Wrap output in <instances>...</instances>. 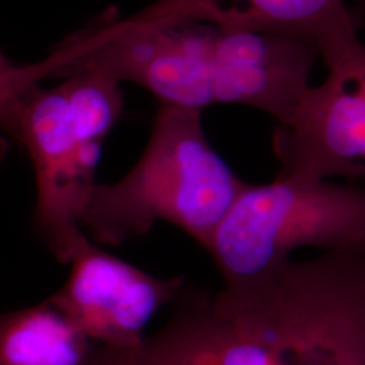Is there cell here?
I'll return each instance as SVG.
<instances>
[{
  "instance_id": "cell-8",
  "label": "cell",
  "mask_w": 365,
  "mask_h": 365,
  "mask_svg": "<svg viewBox=\"0 0 365 365\" xmlns=\"http://www.w3.org/2000/svg\"><path fill=\"white\" fill-rule=\"evenodd\" d=\"M114 22L125 30L207 24L237 31L312 39L321 48L360 29L346 0H155Z\"/></svg>"
},
{
  "instance_id": "cell-2",
  "label": "cell",
  "mask_w": 365,
  "mask_h": 365,
  "mask_svg": "<svg viewBox=\"0 0 365 365\" xmlns=\"http://www.w3.org/2000/svg\"><path fill=\"white\" fill-rule=\"evenodd\" d=\"M218 294L230 365H365V247L289 259Z\"/></svg>"
},
{
  "instance_id": "cell-1",
  "label": "cell",
  "mask_w": 365,
  "mask_h": 365,
  "mask_svg": "<svg viewBox=\"0 0 365 365\" xmlns=\"http://www.w3.org/2000/svg\"><path fill=\"white\" fill-rule=\"evenodd\" d=\"M319 56L312 39L207 24L125 30L108 9L29 66L38 84L95 71L143 87L163 106L200 113L249 106L283 123L310 87Z\"/></svg>"
},
{
  "instance_id": "cell-7",
  "label": "cell",
  "mask_w": 365,
  "mask_h": 365,
  "mask_svg": "<svg viewBox=\"0 0 365 365\" xmlns=\"http://www.w3.org/2000/svg\"><path fill=\"white\" fill-rule=\"evenodd\" d=\"M66 283L48 299L93 344L128 348L144 339V329L172 304L185 279L156 277L95 245L78 241Z\"/></svg>"
},
{
  "instance_id": "cell-10",
  "label": "cell",
  "mask_w": 365,
  "mask_h": 365,
  "mask_svg": "<svg viewBox=\"0 0 365 365\" xmlns=\"http://www.w3.org/2000/svg\"><path fill=\"white\" fill-rule=\"evenodd\" d=\"M34 87L27 78L26 66L14 64L0 52V131L14 143H18L21 107Z\"/></svg>"
},
{
  "instance_id": "cell-4",
  "label": "cell",
  "mask_w": 365,
  "mask_h": 365,
  "mask_svg": "<svg viewBox=\"0 0 365 365\" xmlns=\"http://www.w3.org/2000/svg\"><path fill=\"white\" fill-rule=\"evenodd\" d=\"M365 247V188L330 179L276 176L247 184L206 250L223 284L255 280L302 248Z\"/></svg>"
},
{
  "instance_id": "cell-6",
  "label": "cell",
  "mask_w": 365,
  "mask_h": 365,
  "mask_svg": "<svg viewBox=\"0 0 365 365\" xmlns=\"http://www.w3.org/2000/svg\"><path fill=\"white\" fill-rule=\"evenodd\" d=\"M30 157L37 188L34 227L56 260L68 264L81 237L80 214L95 180L102 150L86 144L73 129L58 84L31 88L19 114L18 143Z\"/></svg>"
},
{
  "instance_id": "cell-12",
  "label": "cell",
  "mask_w": 365,
  "mask_h": 365,
  "mask_svg": "<svg viewBox=\"0 0 365 365\" xmlns=\"http://www.w3.org/2000/svg\"><path fill=\"white\" fill-rule=\"evenodd\" d=\"M9 150H10V143H9V140L4 137V134L0 131V164L3 163L4 157L7 156Z\"/></svg>"
},
{
  "instance_id": "cell-11",
  "label": "cell",
  "mask_w": 365,
  "mask_h": 365,
  "mask_svg": "<svg viewBox=\"0 0 365 365\" xmlns=\"http://www.w3.org/2000/svg\"><path fill=\"white\" fill-rule=\"evenodd\" d=\"M352 11L359 29H365V0H357V4L352 7Z\"/></svg>"
},
{
  "instance_id": "cell-9",
  "label": "cell",
  "mask_w": 365,
  "mask_h": 365,
  "mask_svg": "<svg viewBox=\"0 0 365 365\" xmlns=\"http://www.w3.org/2000/svg\"><path fill=\"white\" fill-rule=\"evenodd\" d=\"M91 345L48 298L0 313V365H83Z\"/></svg>"
},
{
  "instance_id": "cell-3",
  "label": "cell",
  "mask_w": 365,
  "mask_h": 365,
  "mask_svg": "<svg viewBox=\"0 0 365 365\" xmlns=\"http://www.w3.org/2000/svg\"><path fill=\"white\" fill-rule=\"evenodd\" d=\"M247 184L210 144L200 111L161 105L143 156L120 180L95 185L78 222L111 247L167 222L206 250Z\"/></svg>"
},
{
  "instance_id": "cell-5",
  "label": "cell",
  "mask_w": 365,
  "mask_h": 365,
  "mask_svg": "<svg viewBox=\"0 0 365 365\" xmlns=\"http://www.w3.org/2000/svg\"><path fill=\"white\" fill-rule=\"evenodd\" d=\"M329 73L309 87L272 135L277 176L365 179V42L359 33L321 48Z\"/></svg>"
}]
</instances>
